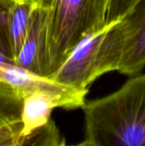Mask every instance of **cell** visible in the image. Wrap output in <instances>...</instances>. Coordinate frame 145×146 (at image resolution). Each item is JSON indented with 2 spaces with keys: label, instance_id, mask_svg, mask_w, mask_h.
<instances>
[{
  "label": "cell",
  "instance_id": "1",
  "mask_svg": "<svg viewBox=\"0 0 145 146\" xmlns=\"http://www.w3.org/2000/svg\"><path fill=\"white\" fill-rule=\"evenodd\" d=\"M83 146H145V74L120 89L85 102Z\"/></svg>",
  "mask_w": 145,
  "mask_h": 146
},
{
  "label": "cell",
  "instance_id": "2",
  "mask_svg": "<svg viewBox=\"0 0 145 146\" xmlns=\"http://www.w3.org/2000/svg\"><path fill=\"white\" fill-rule=\"evenodd\" d=\"M109 3V0H52L48 8L51 74L83 38L107 26Z\"/></svg>",
  "mask_w": 145,
  "mask_h": 146
},
{
  "label": "cell",
  "instance_id": "3",
  "mask_svg": "<svg viewBox=\"0 0 145 146\" xmlns=\"http://www.w3.org/2000/svg\"><path fill=\"white\" fill-rule=\"evenodd\" d=\"M107 26L83 38L49 78L66 86L88 92L95 80L110 72L109 55L103 43Z\"/></svg>",
  "mask_w": 145,
  "mask_h": 146
},
{
  "label": "cell",
  "instance_id": "4",
  "mask_svg": "<svg viewBox=\"0 0 145 146\" xmlns=\"http://www.w3.org/2000/svg\"><path fill=\"white\" fill-rule=\"evenodd\" d=\"M46 89L62 94L87 93L40 76L15 64L0 62V115L9 124L21 123L24 95L32 90Z\"/></svg>",
  "mask_w": 145,
  "mask_h": 146
},
{
  "label": "cell",
  "instance_id": "5",
  "mask_svg": "<svg viewBox=\"0 0 145 146\" xmlns=\"http://www.w3.org/2000/svg\"><path fill=\"white\" fill-rule=\"evenodd\" d=\"M85 93L68 95L46 89H36L27 92L23 98L21 121L20 142L36 129L48 123L51 112L56 108L74 110L82 108L85 104Z\"/></svg>",
  "mask_w": 145,
  "mask_h": 146
},
{
  "label": "cell",
  "instance_id": "6",
  "mask_svg": "<svg viewBox=\"0 0 145 146\" xmlns=\"http://www.w3.org/2000/svg\"><path fill=\"white\" fill-rule=\"evenodd\" d=\"M49 9L38 4L32 15L28 33L15 60V65L35 74H51L48 49Z\"/></svg>",
  "mask_w": 145,
  "mask_h": 146
},
{
  "label": "cell",
  "instance_id": "7",
  "mask_svg": "<svg viewBox=\"0 0 145 146\" xmlns=\"http://www.w3.org/2000/svg\"><path fill=\"white\" fill-rule=\"evenodd\" d=\"M126 44L118 72L137 75L145 67V0H139L123 17Z\"/></svg>",
  "mask_w": 145,
  "mask_h": 146
},
{
  "label": "cell",
  "instance_id": "8",
  "mask_svg": "<svg viewBox=\"0 0 145 146\" xmlns=\"http://www.w3.org/2000/svg\"><path fill=\"white\" fill-rule=\"evenodd\" d=\"M37 5L30 0H15L10 7L8 27L15 62L28 33L32 12Z\"/></svg>",
  "mask_w": 145,
  "mask_h": 146
},
{
  "label": "cell",
  "instance_id": "9",
  "mask_svg": "<svg viewBox=\"0 0 145 146\" xmlns=\"http://www.w3.org/2000/svg\"><path fill=\"white\" fill-rule=\"evenodd\" d=\"M65 139L61 135L55 122L50 120L43 127L36 129L31 134L24 138L19 146L21 145H65Z\"/></svg>",
  "mask_w": 145,
  "mask_h": 146
},
{
  "label": "cell",
  "instance_id": "10",
  "mask_svg": "<svg viewBox=\"0 0 145 146\" xmlns=\"http://www.w3.org/2000/svg\"><path fill=\"white\" fill-rule=\"evenodd\" d=\"M14 1L15 0H0V53L13 60L14 57L9 40L8 20L9 9Z\"/></svg>",
  "mask_w": 145,
  "mask_h": 146
},
{
  "label": "cell",
  "instance_id": "11",
  "mask_svg": "<svg viewBox=\"0 0 145 146\" xmlns=\"http://www.w3.org/2000/svg\"><path fill=\"white\" fill-rule=\"evenodd\" d=\"M139 0H109L106 25L122 18Z\"/></svg>",
  "mask_w": 145,
  "mask_h": 146
},
{
  "label": "cell",
  "instance_id": "12",
  "mask_svg": "<svg viewBox=\"0 0 145 146\" xmlns=\"http://www.w3.org/2000/svg\"><path fill=\"white\" fill-rule=\"evenodd\" d=\"M21 122L0 125V146H17Z\"/></svg>",
  "mask_w": 145,
  "mask_h": 146
},
{
  "label": "cell",
  "instance_id": "13",
  "mask_svg": "<svg viewBox=\"0 0 145 146\" xmlns=\"http://www.w3.org/2000/svg\"><path fill=\"white\" fill-rule=\"evenodd\" d=\"M0 62H8V63H12V64H15V61L6 56H4L3 54L0 53Z\"/></svg>",
  "mask_w": 145,
  "mask_h": 146
},
{
  "label": "cell",
  "instance_id": "14",
  "mask_svg": "<svg viewBox=\"0 0 145 146\" xmlns=\"http://www.w3.org/2000/svg\"><path fill=\"white\" fill-rule=\"evenodd\" d=\"M0 125H8L7 121L2 116H0Z\"/></svg>",
  "mask_w": 145,
  "mask_h": 146
},
{
  "label": "cell",
  "instance_id": "15",
  "mask_svg": "<svg viewBox=\"0 0 145 146\" xmlns=\"http://www.w3.org/2000/svg\"><path fill=\"white\" fill-rule=\"evenodd\" d=\"M30 1H32V2H33V3H35L37 4H39L40 3V0H30Z\"/></svg>",
  "mask_w": 145,
  "mask_h": 146
}]
</instances>
